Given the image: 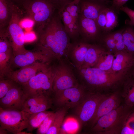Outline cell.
Wrapping results in <instances>:
<instances>
[{"mask_svg": "<svg viewBox=\"0 0 134 134\" xmlns=\"http://www.w3.org/2000/svg\"><path fill=\"white\" fill-rule=\"evenodd\" d=\"M0 99L4 97L16 83L10 79L5 78L0 79Z\"/></svg>", "mask_w": 134, "mask_h": 134, "instance_id": "obj_34", "label": "cell"}, {"mask_svg": "<svg viewBox=\"0 0 134 134\" xmlns=\"http://www.w3.org/2000/svg\"><path fill=\"white\" fill-rule=\"evenodd\" d=\"M108 4L93 0H79V14L84 17L96 21L101 11Z\"/></svg>", "mask_w": 134, "mask_h": 134, "instance_id": "obj_16", "label": "cell"}, {"mask_svg": "<svg viewBox=\"0 0 134 134\" xmlns=\"http://www.w3.org/2000/svg\"><path fill=\"white\" fill-rule=\"evenodd\" d=\"M67 109L64 108H60L56 112L55 118L46 134H57L60 133L62 126Z\"/></svg>", "mask_w": 134, "mask_h": 134, "instance_id": "obj_23", "label": "cell"}, {"mask_svg": "<svg viewBox=\"0 0 134 134\" xmlns=\"http://www.w3.org/2000/svg\"><path fill=\"white\" fill-rule=\"evenodd\" d=\"M12 51L0 53V79L4 78L11 69Z\"/></svg>", "mask_w": 134, "mask_h": 134, "instance_id": "obj_24", "label": "cell"}, {"mask_svg": "<svg viewBox=\"0 0 134 134\" xmlns=\"http://www.w3.org/2000/svg\"><path fill=\"white\" fill-rule=\"evenodd\" d=\"M8 132L6 130L0 127V134H7Z\"/></svg>", "mask_w": 134, "mask_h": 134, "instance_id": "obj_42", "label": "cell"}, {"mask_svg": "<svg viewBox=\"0 0 134 134\" xmlns=\"http://www.w3.org/2000/svg\"><path fill=\"white\" fill-rule=\"evenodd\" d=\"M105 3H108L110 1L109 0H93Z\"/></svg>", "mask_w": 134, "mask_h": 134, "instance_id": "obj_43", "label": "cell"}, {"mask_svg": "<svg viewBox=\"0 0 134 134\" xmlns=\"http://www.w3.org/2000/svg\"><path fill=\"white\" fill-rule=\"evenodd\" d=\"M65 29L70 38L76 40L79 36L78 20L73 18L64 7L57 10Z\"/></svg>", "mask_w": 134, "mask_h": 134, "instance_id": "obj_19", "label": "cell"}, {"mask_svg": "<svg viewBox=\"0 0 134 134\" xmlns=\"http://www.w3.org/2000/svg\"><path fill=\"white\" fill-rule=\"evenodd\" d=\"M56 66L52 84L53 95L60 91L78 85L77 80L71 68L63 61Z\"/></svg>", "mask_w": 134, "mask_h": 134, "instance_id": "obj_10", "label": "cell"}, {"mask_svg": "<svg viewBox=\"0 0 134 134\" xmlns=\"http://www.w3.org/2000/svg\"><path fill=\"white\" fill-rule=\"evenodd\" d=\"M117 13L110 6L107 7L106 9V24L104 32L107 33L117 26L118 23Z\"/></svg>", "mask_w": 134, "mask_h": 134, "instance_id": "obj_28", "label": "cell"}, {"mask_svg": "<svg viewBox=\"0 0 134 134\" xmlns=\"http://www.w3.org/2000/svg\"><path fill=\"white\" fill-rule=\"evenodd\" d=\"M112 71L117 73L126 74L133 67L134 62V55L126 51L115 52Z\"/></svg>", "mask_w": 134, "mask_h": 134, "instance_id": "obj_17", "label": "cell"}, {"mask_svg": "<svg viewBox=\"0 0 134 134\" xmlns=\"http://www.w3.org/2000/svg\"><path fill=\"white\" fill-rule=\"evenodd\" d=\"M133 67L134 68V64H133Z\"/></svg>", "mask_w": 134, "mask_h": 134, "instance_id": "obj_45", "label": "cell"}, {"mask_svg": "<svg viewBox=\"0 0 134 134\" xmlns=\"http://www.w3.org/2000/svg\"><path fill=\"white\" fill-rule=\"evenodd\" d=\"M50 98V96L44 95L36 96L28 98L24 103L22 110L37 104Z\"/></svg>", "mask_w": 134, "mask_h": 134, "instance_id": "obj_33", "label": "cell"}, {"mask_svg": "<svg viewBox=\"0 0 134 134\" xmlns=\"http://www.w3.org/2000/svg\"><path fill=\"white\" fill-rule=\"evenodd\" d=\"M78 27L81 40L87 43L98 39L101 32L96 20L85 17L79 14Z\"/></svg>", "mask_w": 134, "mask_h": 134, "instance_id": "obj_14", "label": "cell"}, {"mask_svg": "<svg viewBox=\"0 0 134 134\" xmlns=\"http://www.w3.org/2000/svg\"><path fill=\"white\" fill-rule=\"evenodd\" d=\"M124 29L111 33L115 42L116 52L127 51L126 49L123 37V33Z\"/></svg>", "mask_w": 134, "mask_h": 134, "instance_id": "obj_32", "label": "cell"}, {"mask_svg": "<svg viewBox=\"0 0 134 134\" xmlns=\"http://www.w3.org/2000/svg\"><path fill=\"white\" fill-rule=\"evenodd\" d=\"M74 0H48L56 9L58 10L63 7L66 5Z\"/></svg>", "mask_w": 134, "mask_h": 134, "instance_id": "obj_38", "label": "cell"}, {"mask_svg": "<svg viewBox=\"0 0 134 134\" xmlns=\"http://www.w3.org/2000/svg\"><path fill=\"white\" fill-rule=\"evenodd\" d=\"M24 17L21 10L14 3L11 19L6 29L4 30L12 47L13 56L28 51L24 47L25 35L21 25Z\"/></svg>", "mask_w": 134, "mask_h": 134, "instance_id": "obj_6", "label": "cell"}, {"mask_svg": "<svg viewBox=\"0 0 134 134\" xmlns=\"http://www.w3.org/2000/svg\"><path fill=\"white\" fill-rule=\"evenodd\" d=\"M56 66H50L38 73L28 82L21 86L27 97L53 95L52 84L56 74Z\"/></svg>", "mask_w": 134, "mask_h": 134, "instance_id": "obj_5", "label": "cell"}, {"mask_svg": "<svg viewBox=\"0 0 134 134\" xmlns=\"http://www.w3.org/2000/svg\"><path fill=\"white\" fill-rule=\"evenodd\" d=\"M49 63L39 61L17 70L11 69L4 78L11 80L22 86L38 73L49 66Z\"/></svg>", "mask_w": 134, "mask_h": 134, "instance_id": "obj_11", "label": "cell"}, {"mask_svg": "<svg viewBox=\"0 0 134 134\" xmlns=\"http://www.w3.org/2000/svg\"><path fill=\"white\" fill-rule=\"evenodd\" d=\"M77 70L82 84L92 93H101L113 88L126 78V74L106 71L95 67Z\"/></svg>", "mask_w": 134, "mask_h": 134, "instance_id": "obj_2", "label": "cell"}, {"mask_svg": "<svg viewBox=\"0 0 134 134\" xmlns=\"http://www.w3.org/2000/svg\"><path fill=\"white\" fill-rule=\"evenodd\" d=\"M104 51L100 46L96 44H91L87 52L84 62L81 68L94 67L100 55Z\"/></svg>", "mask_w": 134, "mask_h": 134, "instance_id": "obj_22", "label": "cell"}, {"mask_svg": "<svg viewBox=\"0 0 134 134\" xmlns=\"http://www.w3.org/2000/svg\"><path fill=\"white\" fill-rule=\"evenodd\" d=\"M27 99V96L21 86L16 84L0 99V107L5 109L21 111Z\"/></svg>", "mask_w": 134, "mask_h": 134, "instance_id": "obj_12", "label": "cell"}, {"mask_svg": "<svg viewBox=\"0 0 134 134\" xmlns=\"http://www.w3.org/2000/svg\"><path fill=\"white\" fill-rule=\"evenodd\" d=\"M52 99L50 98L36 105L24 109V111L28 116L31 114L46 111L51 107Z\"/></svg>", "mask_w": 134, "mask_h": 134, "instance_id": "obj_29", "label": "cell"}, {"mask_svg": "<svg viewBox=\"0 0 134 134\" xmlns=\"http://www.w3.org/2000/svg\"><path fill=\"white\" fill-rule=\"evenodd\" d=\"M50 63L51 61L49 57L41 50L36 51L28 50L27 52L13 56L11 66L21 68L28 66L37 61Z\"/></svg>", "mask_w": 134, "mask_h": 134, "instance_id": "obj_15", "label": "cell"}, {"mask_svg": "<svg viewBox=\"0 0 134 134\" xmlns=\"http://www.w3.org/2000/svg\"><path fill=\"white\" fill-rule=\"evenodd\" d=\"M100 92H88L80 103L75 108V112L82 124L89 122L94 116L101 100L107 95Z\"/></svg>", "mask_w": 134, "mask_h": 134, "instance_id": "obj_9", "label": "cell"}, {"mask_svg": "<svg viewBox=\"0 0 134 134\" xmlns=\"http://www.w3.org/2000/svg\"><path fill=\"white\" fill-rule=\"evenodd\" d=\"M129 0H113L110 7L117 13H119L120 8Z\"/></svg>", "mask_w": 134, "mask_h": 134, "instance_id": "obj_39", "label": "cell"}, {"mask_svg": "<svg viewBox=\"0 0 134 134\" xmlns=\"http://www.w3.org/2000/svg\"><path fill=\"white\" fill-rule=\"evenodd\" d=\"M131 27L124 29L123 35L126 50L134 55V30Z\"/></svg>", "mask_w": 134, "mask_h": 134, "instance_id": "obj_27", "label": "cell"}, {"mask_svg": "<svg viewBox=\"0 0 134 134\" xmlns=\"http://www.w3.org/2000/svg\"><path fill=\"white\" fill-rule=\"evenodd\" d=\"M13 4L11 0H0V30L7 27L12 16Z\"/></svg>", "mask_w": 134, "mask_h": 134, "instance_id": "obj_21", "label": "cell"}, {"mask_svg": "<svg viewBox=\"0 0 134 134\" xmlns=\"http://www.w3.org/2000/svg\"><path fill=\"white\" fill-rule=\"evenodd\" d=\"M121 97V93L118 91L107 94L100 102L94 116L89 122L91 128L100 118L119 106Z\"/></svg>", "mask_w": 134, "mask_h": 134, "instance_id": "obj_13", "label": "cell"}, {"mask_svg": "<svg viewBox=\"0 0 134 134\" xmlns=\"http://www.w3.org/2000/svg\"><path fill=\"white\" fill-rule=\"evenodd\" d=\"M107 7L101 11L96 20L97 23L101 32H104L106 24V9Z\"/></svg>", "mask_w": 134, "mask_h": 134, "instance_id": "obj_35", "label": "cell"}, {"mask_svg": "<svg viewBox=\"0 0 134 134\" xmlns=\"http://www.w3.org/2000/svg\"><path fill=\"white\" fill-rule=\"evenodd\" d=\"M91 44L82 40L71 43L68 53V59H70L77 69L81 68Z\"/></svg>", "mask_w": 134, "mask_h": 134, "instance_id": "obj_18", "label": "cell"}, {"mask_svg": "<svg viewBox=\"0 0 134 134\" xmlns=\"http://www.w3.org/2000/svg\"><path fill=\"white\" fill-rule=\"evenodd\" d=\"M88 91L82 84L59 92L53 95V102L59 108H75Z\"/></svg>", "mask_w": 134, "mask_h": 134, "instance_id": "obj_8", "label": "cell"}, {"mask_svg": "<svg viewBox=\"0 0 134 134\" xmlns=\"http://www.w3.org/2000/svg\"><path fill=\"white\" fill-rule=\"evenodd\" d=\"M120 11L126 13L130 19V20L126 21V24L131 26H134V10L127 6H123L120 8Z\"/></svg>", "mask_w": 134, "mask_h": 134, "instance_id": "obj_36", "label": "cell"}, {"mask_svg": "<svg viewBox=\"0 0 134 134\" xmlns=\"http://www.w3.org/2000/svg\"><path fill=\"white\" fill-rule=\"evenodd\" d=\"M124 82L123 91L121 93L124 103L134 108V71L128 74Z\"/></svg>", "mask_w": 134, "mask_h": 134, "instance_id": "obj_20", "label": "cell"}, {"mask_svg": "<svg viewBox=\"0 0 134 134\" xmlns=\"http://www.w3.org/2000/svg\"><path fill=\"white\" fill-rule=\"evenodd\" d=\"M19 7L24 17L33 21L36 33L48 22L56 10L48 0H30Z\"/></svg>", "mask_w": 134, "mask_h": 134, "instance_id": "obj_4", "label": "cell"}, {"mask_svg": "<svg viewBox=\"0 0 134 134\" xmlns=\"http://www.w3.org/2000/svg\"><path fill=\"white\" fill-rule=\"evenodd\" d=\"M134 108L125 103L100 118L91 129L98 134H120L128 115Z\"/></svg>", "mask_w": 134, "mask_h": 134, "instance_id": "obj_3", "label": "cell"}, {"mask_svg": "<svg viewBox=\"0 0 134 134\" xmlns=\"http://www.w3.org/2000/svg\"><path fill=\"white\" fill-rule=\"evenodd\" d=\"M120 134H134V108L127 117Z\"/></svg>", "mask_w": 134, "mask_h": 134, "instance_id": "obj_30", "label": "cell"}, {"mask_svg": "<svg viewBox=\"0 0 134 134\" xmlns=\"http://www.w3.org/2000/svg\"><path fill=\"white\" fill-rule=\"evenodd\" d=\"M38 49L46 55L51 61H63L68 59V54L71 43L70 39L56 10L48 22L36 33Z\"/></svg>", "mask_w": 134, "mask_h": 134, "instance_id": "obj_1", "label": "cell"}, {"mask_svg": "<svg viewBox=\"0 0 134 134\" xmlns=\"http://www.w3.org/2000/svg\"><path fill=\"white\" fill-rule=\"evenodd\" d=\"M50 112L46 111L29 115L27 131L28 132H32L35 129H37Z\"/></svg>", "mask_w": 134, "mask_h": 134, "instance_id": "obj_26", "label": "cell"}, {"mask_svg": "<svg viewBox=\"0 0 134 134\" xmlns=\"http://www.w3.org/2000/svg\"><path fill=\"white\" fill-rule=\"evenodd\" d=\"M56 114V112H50L37 129L36 133L38 134H46L52 125Z\"/></svg>", "mask_w": 134, "mask_h": 134, "instance_id": "obj_31", "label": "cell"}, {"mask_svg": "<svg viewBox=\"0 0 134 134\" xmlns=\"http://www.w3.org/2000/svg\"><path fill=\"white\" fill-rule=\"evenodd\" d=\"M31 134V133H27L25 132H23L22 131L20 132H18L17 134Z\"/></svg>", "mask_w": 134, "mask_h": 134, "instance_id": "obj_44", "label": "cell"}, {"mask_svg": "<svg viewBox=\"0 0 134 134\" xmlns=\"http://www.w3.org/2000/svg\"><path fill=\"white\" fill-rule=\"evenodd\" d=\"M109 52L104 51L100 55L95 67L106 71H112L114 55Z\"/></svg>", "mask_w": 134, "mask_h": 134, "instance_id": "obj_25", "label": "cell"}, {"mask_svg": "<svg viewBox=\"0 0 134 134\" xmlns=\"http://www.w3.org/2000/svg\"><path fill=\"white\" fill-rule=\"evenodd\" d=\"M30 0H11L12 1L19 7L23 3Z\"/></svg>", "mask_w": 134, "mask_h": 134, "instance_id": "obj_41", "label": "cell"}, {"mask_svg": "<svg viewBox=\"0 0 134 134\" xmlns=\"http://www.w3.org/2000/svg\"><path fill=\"white\" fill-rule=\"evenodd\" d=\"M26 18V19H25H25L23 20V18L21 21V25L22 28L30 27L33 26V24H34V23L32 20L29 18Z\"/></svg>", "mask_w": 134, "mask_h": 134, "instance_id": "obj_40", "label": "cell"}, {"mask_svg": "<svg viewBox=\"0 0 134 134\" xmlns=\"http://www.w3.org/2000/svg\"><path fill=\"white\" fill-rule=\"evenodd\" d=\"M104 38V41L107 48L109 49L116 52L115 42L111 33H106Z\"/></svg>", "mask_w": 134, "mask_h": 134, "instance_id": "obj_37", "label": "cell"}, {"mask_svg": "<svg viewBox=\"0 0 134 134\" xmlns=\"http://www.w3.org/2000/svg\"><path fill=\"white\" fill-rule=\"evenodd\" d=\"M0 127L8 133L17 134L27 129L28 117L23 110L4 109L0 107Z\"/></svg>", "mask_w": 134, "mask_h": 134, "instance_id": "obj_7", "label": "cell"}]
</instances>
